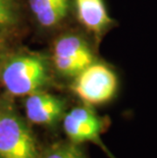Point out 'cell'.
Listing matches in <instances>:
<instances>
[{
	"label": "cell",
	"mask_w": 157,
	"mask_h": 158,
	"mask_svg": "<svg viewBox=\"0 0 157 158\" xmlns=\"http://www.w3.org/2000/svg\"><path fill=\"white\" fill-rule=\"evenodd\" d=\"M1 82L12 96H28L41 91L48 82L47 63L37 54L12 57L1 68Z\"/></svg>",
	"instance_id": "cell-1"
},
{
	"label": "cell",
	"mask_w": 157,
	"mask_h": 158,
	"mask_svg": "<svg viewBox=\"0 0 157 158\" xmlns=\"http://www.w3.org/2000/svg\"><path fill=\"white\" fill-rule=\"evenodd\" d=\"M31 129L8 106L0 105V158H38Z\"/></svg>",
	"instance_id": "cell-2"
},
{
	"label": "cell",
	"mask_w": 157,
	"mask_h": 158,
	"mask_svg": "<svg viewBox=\"0 0 157 158\" xmlns=\"http://www.w3.org/2000/svg\"><path fill=\"white\" fill-rule=\"evenodd\" d=\"M118 87V77L108 65L93 62L76 76L72 91L88 105H100L114 97Z\"/></svg>",
	"instance_id": "cell-3"
},
{
	"label": "cell",
	"mask_w": 157,
	"mask_h": 158,
	"mask_svg": "<svg viewBox=\"0 0 157 158\" xmlns=\"http://www.w3.org/2000/svg\"><path fill=\"white\" fill-rule=\"evenodd\" d=\"M52 60L55 69L64 76H78L94 62L88 44L76 36H64L55 42Z\"/></svg>",
	"instance_id": "cell-4"
},
{
	"label": "cell",
	"mask_w": 157,
	"mask_h": 158,
	"mask_svg": "<svg viewBox=\"0 0 157 158\" xmlns=\"http://www.w3.org/2000/svg\"><path fill=\"white\" fill-rule=\"evenodd\" d=\"M103 120L91 107H75L63 116V130L69 141L75 144L92 142L105 149L101 138Z\"/></svg>",
	"instance_id": "cell-5"
},
{
	"label": "cell",
	"mask_w": 157,
	"mask_h": 158,
	"mask_svg": "<svg viewBox=\"0 0 157 158\" xmlns=\"http://www.w3.org/2000/svg\"><path fill=\"white\" fill-rule=\"evenodd\" d=\"M64 106V101L58 96L38 91L27 96L26 116L32 123L50 126L63 116Z\"/></svg>",
	"instance_id": "cell-6"
},
{
	"label": "cell",
	"mask_w": 157,
	"mask_h": 158,
	"mask_svg": "<svg viewBox=\"0 0 157 158\" xmlns=\"http://www.w3.org/2000/svg\"><path fill=\"white\" fill-rule=\"evenodd\" d=\"M79 21L90 32L99 35L112 25L103 0H75Z\"/></svg>",
	"instance_id": "cell-7"
},
{
	"label": "cell",
	"mask_w": 157,
	"mask_h": 158,
	"mask_svg": "<svg viewBox=\"0 0 157 158\" xmlns=\"http://www.w3.org/2000/svg\"><path fill=\"white\" fill-rule=\"evenodd\" d=\"M29 5L40 25L51 28L68 15L69 0H29Z\"/></svg>",
	"instance_id": "cell-8"
},
{
	"label": "cell",
	"mask_w": 157,
	"mask_h": 158,
	"mask_svg": "<svg viewBox=\"0 0 157 158\" xmlns=\"http://www.w3.org/2000/svg\"><path fill=\"white\" fill-rule=\"evenodd\" d=\"M38 158H86L78 144L72 142L55 143L39 154Z\"/></svg>",
	"instance_id": "cell-9"
},
{
	"label": "cell",
	"mask_w": 157,
	"mask_h": 158,
	"mask_svg": "<svg viewBox=\"0 0 157 158\" xmlns=\"http://www.w3.org/2000/svg\"><path fill=\"white\" fill-rule=\"evenodd\" d=\"M16 8L13 0H0V34L14 25Z\"/></svg>",
	"instance_id": "cell-10"
},
{
	"label": "cell",
	"mask_w": 157,
	"mask_h": 158,
	"mask_svg": "<svg viewBox=\"0 0 157 158\" xmlns=\"http://www.w3.org/2000/svg\"><path fill=\"white\" fill-rule=\"evenodd\" d=\"M3 55H4V49L0 45V65H1L3 62Z\"/></svg>",
	"instance_id": "cell-11"
}]
</instances>
